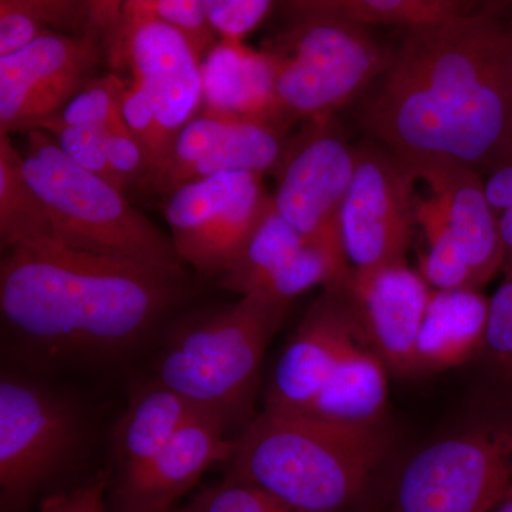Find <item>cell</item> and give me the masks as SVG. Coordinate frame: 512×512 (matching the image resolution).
Listing matches in <instances>:
<instances>
[{
    "mask_svg": "<svg viewBox=\"0 0 512 512\" xmlns=\"http://www.w3.org/2000/svg\"><path fill=\"white\" fill-rule=\"evenodd\" d=\"M77 407L45 384L3 373L0 380V500L20 512L79 450Z\"/></svg>",
    "mask_w": 512,
    "mask_h": 512,
    "instance_id": "obj_9",
    "label": "cell"
},
{
    "mask_svg": "<svg viewBox=\"0 0 512 512\" xmlns=\"http://www.w3.org/2000/svg\"><path fill=\"white\" fill-rule=\"evenodd\" d=\"M504 275H512V271L511 272H507V274H504Z\"/></svg>",
    "mask_w": 512,
    "mask_h": 512,
    "instance_id": "obj_37",
    "label": "cell"
},
{
    "mask_svg": "<svg viewBox=\"0 0 512 512\" xmlns=\"http://www.w3.org/2000/svg\"><path fill=\"white\" fill-rule=\"evenodd\" d=\"M174 512H289L254 485L227 476Z\"/></svg>",
    "mask_w": 512,
    "mask_h": 512,
    "instance_id": "obj_31",
    "label": "cell"
},
{
    "mask_svg": "<svg viewBox=\"0 0 512 512\" xmlns=\"http://www.w3.org/2000/svg\"><path fill=\"white\" fill-rule=\"evenodd\" d=\"M490 299L458 289L431 293L416 346L414 377L463 365L480 353Z\"/></svg>",
    "mask_w": 512,
    "mask_h": 512,
    "instance_id": "obj_22",
    "label": "cell"
},
{
    "mask_svg": "<svg viewBox=\"0 0 512 512\" xmlns=\"http://www.w3.org/2000/svg\"><path fill=\"white\" fill-rule=\"evenodd\" d=\"M390 375L414 377L416 346L433 289L407 264L352 271L340 289Z\"/></svg>",
    "mask_w": 512,
    "mask_h": 512,
    "instance_id": "obj_17",
    "label": "cell"
},
{
    "mask_svg": "<svg viewBox=\"0 0 512 512\" xmlns=\"http://www.w3.org/2000/svg\"><path fill=\"white\" fill-rule=\"evenodd\" d=\"M202 113L284 128L275 94V59L244 42L220 40L201 62ZM285 130V128H284Z\"/></svg>",
    "mask_w": 512,
    "mask_h": 512,
    "instance_id": "obj_19",
    "label": "cell"
},
{
    "mask_svg": "<svg viewBox=\"0 0 512 512\" xmlns=\"http://www.w3.org/2000/svg\"><path fill=\"white\" fill-rule=\"evenodd\" d=\"M488 202L500 217L512 208V158L484 178Z\"/></svg>",
    "mask_w": 512,
    "mask_h": 512,
    "instance_id": "obj_35",
    "label": "cell"
},
{
    "mask_svg": "<svg viewBox=\"0 0 512 512\" xmlns=\"http://www.w3.org/2000/svg\"><path fill=\"white\" fill-rule=\"evenodd\" d=\"M23 171L64 247L188 281L171 237L128 204L124 192L70 161L45 130L28 131Z\"/></svg>",
    "mask_w": 512,
    "mask_h": 512,
    "instance_id": "obj_6",
    "label": "cell"
},
{
    "mask_svg": "<svg viewBox=\"0 0 512 512\" xmlns=\"http://www.w3.org/2000/svg\"><path fill=\"white\" fill-rule=\"evenodd\" d=\"M330 15L369 28L394 26L407 30L437 28L476 12V2L463 0H318Z\"/></svg>",
    "mask_w": 512,
    "mask_h": 512,
    "instance_id": "obj_24",
    "label": "cell"
},
{
    "mask_svg": "<svg viewBox=\"0 0 512 512\" xmlns=\"http://www.w3.org/2000/svg\"><path fill=\"white\" fill-rule=\"evenodd\" d=\"M234 441L221 421L195 414L141 473L109 488V512H174L208 468L228 463Z\"/></svg>",
    "mask_w": 512,
    "mask_h": 512,
    "instance_id": "obj_18",
    "label": "cell"
},
{
    "mask_svg": "<svg viewBox=\"0 0 512 512\" xmlns=\"http://www.w3.org/2000/svg\"><path fill=\"white\" fill-rule=\"evenodd\" d=\"M111 474H97L86 483L47 497L40 512H109Z\"/></svg>",
    "mask_w": 512,
    "mask_h": 512,
    "instance_id": "obj_34",
    "label": "cell"
},
{
    "mask_svg": "<svg viewBox=\"0 0 512 512\" xmlns=\"http://www.w3.org/2000/svg\"><path fill=\"white\" fill-rule=\"evenodd\" d=\"M414 180L386 148L357 147L355 174L340 214L352 271L407 264L413 242Z\"/></svg>",
    "mask_w": 512,
    "mask_h": 512,
    "instance_id": "obj_12",
    "label": "cell"
},
{
    "mask_svg": "<svg viewBox=\"0 0 512 512\" xmlns=\"http://www.w3.org/2000/svg\"><path fill=\"white\" fill-rule=\"evenodd\" d=\"M286 144L284 128L197 114L178 131L170 160L154 181V190L170 195L185 184L214 175L272 173Z\"/></svg>",
    "mask_w": 512,
    "mask_h": 512,
    "instance_id": "obj_15",
    "label": "cell"
},
{
    "mask_svg": "<svg viewBox=\"0 0 512 512\" xmlns=\"http://www.w3.org/2000/svg\"><path fill=\"white\" fill-rule=\"evenodd\" d=\"M413 205L414 220L429 242V249L420 255L419 274L434 291H474L470 271L451 234L444 198L431 192L429 198L414 197Z\"/></svg>",
    "mask_w": 512,
    "mask_h": 512,
    "instance_id": "obj_25",
    "label": "cell"
},
{
    "mask_svg": "<svg viewBox=\"0 0 512 512\" xmlns=\"http://www.w3.org/2000/svg\"><path fill=\"white\" fill-rule=\"evenodd\" d=\"M478 356L493 380L495 394L512 402V275H504V281L490 298Z\"/></svg>",
    "mask_w": 512,
    "mask_h": 512,
    "instance_id": "obj_26",
    "label": "cell"
},
{
    "mask_svg": "<svg viewBox=\"0 0 512 512\" xmlns=\"http://www.w3.org/2000/svg\"><path fill=\"white\" fill-rule=\"evenodd\" d=\"M55 239L46 205L33 190L22 154L0 134V244L2 251Z\"/></svg>",
    "mask_w": 512,
    "mask_h": 512,
    "instance_id": "obj_23",
    "label": "cell"
},
{
    "mask_svg": "<svg viewBox=\"0 0 512 512\" xmlns=\"http://www.w3.org/2000/svg\"><path fill=\"white\" fill-rule=\"evenodd\" d=\"M505 3L407 30L363 106L362 126L413 178L487 177L512 158V16Z\"/></svg>",
    "mask_w": 512,
    "mask_h": 512,
    "instance_id": "obj_1",
    "label": "cell"
},
{
    "mask_svg": "<svg viewBox=\"0 0 512 512\" xmlns=\"http://www.w3.org/2000/svg\"><path fill=\"white\" fill-rule=\"evenodd\" d=\"M295 25L275 59V94L286 119H332L382 76L392 50L367 28L330 15L316 2L288 3Z\"/></svg>",
    "mask_w": 512,
    "mask_h": 512,
    "instance_id": "obj_8",
    "label": "cell"
},
{
    "mask_svg": "<svg viewBox=\"0 0 512 512\" xmlns=\"http://www.w3.org/2000/svg\"><path fill=\"white\" fill-rule=\"evenodd\" d=\"M490 512H512V498L511 500L504 501L497 507L493 508Z\"/></svg>",
    "mask_w": 512,
    "mask_h": 512,
    "instance_id": "obj_36",
    "label": "cell"
},
{
    "mask_svg": "<svg viewBox=\"0 0 512 512\" xmlns=\"http://www.w3.org/2000/svg\"><path fill=\"white\" fill-rule=\"evenodd\" d=\"M100 30L45 33L0 57V134L37 130L64 109L100 63Z\"/></svg>",
    "mask_w": 512,
    "mask_h": 512,
    "instance_id": "obj_13",
    "label": "cell"
},
{
    "mask_svg": "<svg viewBox=\"0 0 512 512\" xmlns=\"http://www.w3.org/2000/svg\"><path fill=\"white\" fill-rule=\"evenodd\" d=\"M289 308L291 302L249 293L187 320L158 357L154 379L228 430L247 426L266 349Z\"/></svg>",
    "mask_w": 512,
    "mask_h": 512,
    "instance_id": "obj_5",
    "label": "cell"
},
{
    "mask_svg": "<svg viewBox=\"0 0 512 512\" xmlns=\"http://www.w3.org/2000/svg\"><path fill=\"white\" fill-rule=\"evenodd\" d=\"M124 84L119 77L92 79L73 97L64 109L52 119L64 126L97 128L109 131L123 124L120 99Z\"/></svg>",
    "mask_w": 512,
    "mask_h": 512,
    "instance_id": "obj_29",
    "label": "cell"
},
{
    "mask_svg": "<svg viewBox=\"0 0 512 512\" xmlns=\"http://www.w3.org/2000/svg\"><path fill=\"white\" fill-rule=\"evenodd\" d=\"M187 284L46 239L3 251L0 311L9 335L39 362H99L146 338Z\"/></svg>",
    "mask_w": 512,
    "mask_h": 512,
    "instance_id": "obj_2",
    "label": "cell"
},
{
    "mask_svg": "<svg viewBox=\"0 0 512 512\" xmlns=\"http://www.w3.org/2000/svg\"><path fill=\"white\" fill-rule=\"evenodd\" d=\"M220 278L222 288L241 296L262 293L288 302L318 286L338 291L346 284L332 259L279 215L272 195L241 254Z\"/></svg>",
    "mask_w": 512,
    "mask_h": 512,
    "instance_id": "obj_16",
    "label": "cell"
},
{
    "mask_svg": "<svg viewBox=\"0 0 512 512\" xmlns=\"http://www.w3.org/2000/svg\"><path fill=\"white\" fill-rule=\"evenodd\" d=\"M357 147L332 119L311 120L288 141L272 173L275 210L309 244L322 249L340 274L352 275L340 235V214L355 174Z\"/></svg>",
    "mask_w": 512,
    "mask_h": 512,
    "instance_id": "obj_10",
    "label": "cell"
},
{
    "mask_svg": "<svg viewBox=\"0 0 512 512\" xmlns=\"http://www.w3.org/2000/svg\"><path fill=\"white\" fill-rule=\"evenodd\" d=\"M271 0H207L208 23L221 40L242 42L274 10Z\"/></svg>",
    "mask_w": 512,
    "mask_h": 512,
    "instance_id": "obj_32",
    "label": "cell"
},
{
    "mask_svg": "<svg viewBox=\"0 0 512 512\" xmlns=\"http://www.w3.org/2000/svg\"><path fill=\"white\" fill-rule=\"evenodd\" d=\"M397 446L387 421L330 423L264 410L235 437L228 476L289 512H376Z\"/></svg>",
    "mask_w": 512,
    "mask_h": 512,
    "instance_id": "obj_3",
    "label": "cell"
},
{
    "mask_svg": "<svg viewBox=\"0 0 512 512\" xmlns=\"http://www.w3.org/2000/svg\"><path fill=\"white\" fill-rule=\"evenodd\" d=\"M512 498V402H493L396 466L376 512H490Z\"/></svg>",
    "mask_w": 512,
    "mask_h": 512,
    "instance_id": "obj_7",
    "label": "cell"
},
{
    "mask_svg": "<svg viewBox=\"0 0 512 512\" xmlns=\"http://www.w3.org/2000/svg\"><path fill=\"white\" fill-rule=\"evenodd\" d=\"M420 180L444 198L454 242L470 271L474 291L480 292L504 268L500 220L488 202L483 175L446 167Z\"/></svg>",
    "mask_w": 512,
    "mask_h": 512,
    "instance_id": "obj_20",
    "label": "cell"
},
{
    "mask_svg": "<svg viewBox=\"0 0 512 512\" xmlns=\"http://www.w3.org/2000/svg\"><path fill=\"white\" fill-rule=\"evenodd\" d=\"M195 414L200 413L156 379L138 390L114 427L110 488L141 473Z\"/></svg>",
    "mask_w": 512,
    "mask_h": 512,
    "instance_id": "obj_21",
    "label": "cell"
},
{
    "mask_svg": "<svg viewBox=\"0 0 512 512\" xmlns=\"http://www.w3.org/2000/svg\"><path fill=\"white\" fill-rule=\"evenodd\" d=\"M120 116L128 133L146 154L150 165V184L153 185L167 167L175 137L161 126L153 103L137 83L124 87L120 99Z\"/></svg>",
    "mask_w": 512,
    "mask_h": 512,
    "instance_id": "obj_27",
    "label": "cell"
},
{
    "mask_svg": "<svg viewBox=\"0 0 512 512\" xmlns=\"http://www.w3.org/2000/svg\"><path fill=\"white\" fill-rule=\"evenodd\" d=\"M114 57L128 63L134 83L153 103L161 126L177 137L202 106L201 60L180 32L117 3L101 23Z\"/></svg>",
    "mask_w": 512,
    "mask_h": 512,
    "instance_id": "obj_14",
    "label": "cell"
},
{
    "mask_svg": "<svg viewBox=\"0 0 512 512\" xmlns=\"http://www.w3.org/2000/svg\"><path fill=\"white\" fill-rule=\"evenodd\" d=\"M389 375L345 293L322 291L276 360L264 410L330 423H384Z\"/></svg>",
    "mask_w": 512,
    "mask_h": 512,
    "instance_id": "obj_4",
    "label": "cell"
},
{
    "mask_svg": "<svg viewBox=\"0 0 512 512\" xmlns=\"http://www.w3.org/2000/svg\"><path fill=\"white\" fill-rule=\"evenodd\" d=\"M106 153L111 168L126 187L136 181L150 183V165L146 154L124 124L106 131Z\"/></svg>",
    "mask_w": 512,
    "mask_h": 512,
    "instance_id": "obj_33",
    "label": "cell"
},
{
    "mask_svg": "<svg viewBox=\"0 0 512 512\" xmlns=\"http://www.w3.org/2000/svg\"><path fill=\"white\" fill-rule=\"evenodd\" d=\"M37 130L49 131L56 136V144L66 157L83 170L89 171L104 181L126 190V185L117 177L106 153V131L97 128L64 126L56 121H47Z\"/></svg>",
    "mask_w": 512,
    "mask_h": 512,
    "instance_id": "obj_30",
    "label": "cell"
},
{
    "mask_svg": "<svg viewBox=\"0 0 512 512\" xmlns=\"http://www.w3.org/2000/svg\"><path fill=\"white\" fill-rule=\"evenodd\" d=\"M271 195L262 175L227 173L192 181L168 195L165 220L184 264L222 276L241 254Z\"/></svg>",
    "mask_w": 512,
    "mask_h": 512,
    "instance_id": "obj_11",
    "label": "cell"
},
{
    "mask_svg": "<svg viewBox=\"0 0 512 512\" xmlns=\"http://www.w3.org/2000/svg\"><path fill=\"white\" fill-rule=\"evenodd\" d=\"M121 8L160 20L180 32L201 62L217 45L208 23L207 0H128L121 2Z\"/></svg>",
    "mask_w": 512,
    "mask_h": 512,
    "instance_id": "obj_28",
    "label": "cell"
}]
</instances>
